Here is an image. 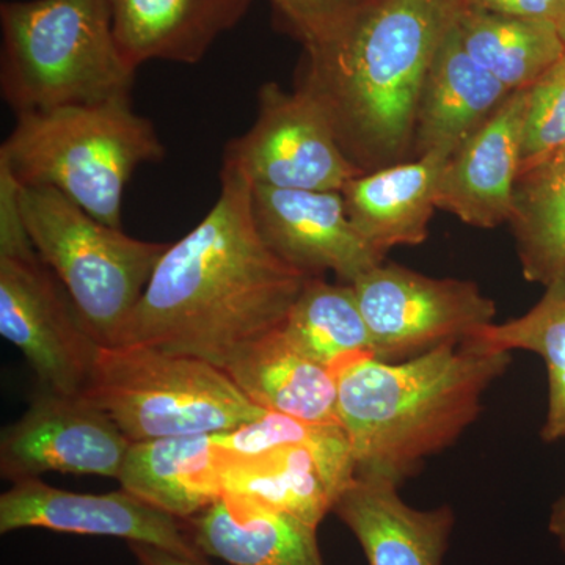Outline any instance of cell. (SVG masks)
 Returning <instances> with one entry per match:
<instances>
[{"instance_id": "6", "label": "cell", "mask_w": 565, "mask_h": 565, "mask_svg": "<svg viewBox=\"0 0 565 565\" xmlns=\"http://www.w3.org/2000/svg\"><path fill=\"white\" fill-rule=\"evenodd\" d=\"M81 394L132 444L228 433L267 414L221 367L140 343L99 349Z\"/></svg>"}, {"instance_id": "21", "label": "cell", "mask_w": 565, "mask_h": 565, "mask_svg": "<svg viewBox=\"0 0 565 565\" xmlns=\"http://www.w3.org/2000/svg\"><path fill=\"white\" fill-rule=\"evenodd\" d=\"M117 481L145 503L192 519L223 497L222 448L214 434L134 441Z\"/></svg>"}, {"instance_id": "1", "label": "cell", "mask_w": 565, "mask_h": 565, "mask_svg": "<svg viewBox=\"0 0 565 565\" xmlns=\"http://www.w3.org/2000/svg\"><path fill=\"white\" fill-rule=\"evenodd\" d=\"M307 280L264 243L253 221L250 182L221 170L217 202L159 259L125 344L225 370L247 345L280 329Z\"/></svg>"}, {"instance_id": "20", "label": "cell", "mask_w": 565, "mask_h": 565, "mask_svg": "<svg viewBox=\"0 0 565 565\" xmlns=\"http://www.w3.org/2000/svg\"><path fill=\"white\" fill-rule=\"evenodd\" d=\"M185 522L204 556L230 565H323L318 527L245 498L223 494Z\"/></svg>"}, {"instance_id": "17", "label": "cell", "mask_w": 565, "mask_h": 565, "mask_svg": "<svg viewBox=\"0 0 565 565\" xmlns=\"http://www.w3.org/2000/svg\"><path fill=\"white\" fill-rule=\"evenodd\" d=\"M118 46L132 66L195 65L233 29L253 0H107Z\"/></svg>"}, {"instance_id": "29", "label": "cell", "mask_w": 565, "mask_h": 565, "mask_svg": "<svg viewBox=\"0 0 565 565\" xmlns=\"http://www.w3.org/2000/svg\"><path fill=\"white\" fill-rule=\"evenodd\" d=\"M459 3L465 9L553 24H557L561 9V0H459Z\"/></svg>"}, {"instance_id": "18", "label": "cell", "mask_w": 565, "mask_h": 565, "mask_svg": "<svg viewBox=\"0 0 565 565\" xmlns=\"http://www.w3.org/2000/svg\"><path fill=\"white\" fill-rule=\"evenodd\" d=\"M449 158L448 152H429L352 178L341 193L353 226L384 255L401 245L423 244Z\"/></svg>"}, {"instance_id": "19", "label": "cell", "mask_w": 565, "mask_h": 565, "mask_svg": "<svg viewBox=\"0 0 565 565\" xmlns=\"http://www.w3.org/2000/svg\"><path fill=\"white\" fill-rule=\"evenodd\" d=\"M511 93L463 50L452 22L419 93L414 159L452 154Z\"/></svg>"}, {"instance_id": "10", "label": "cell", "mask_w": 565, "mask_h": 565, "mask_svg": "<svg viewBox=\"0 0 565 565\" xmlns=\"http://www.w3.org/2000/svg\"><path fill=\"white\" fill-rule=\"evenodd\" d=\"M222 170L252 185L300 191H341L363 173L344 154L321 104L275 82L259 88L256 120L228 141Z\"/></svg>"}, {"instance_id": "30", "label": "cell", "mask_w": 565, "mask_h": 565, "mask_svg": "<svg viewBox=\"0 0 565 565\" xmlns=\"http://www.w3.org/2000/svg\"><path fill=\"white\" fill-rule=\"evenodd\" d=\"M136 565H207L145 544H129Z\"/></svg>"}, {"instance_id": "7", "label": "cell", "mask_w": 565, "mask_h": 565, "mask_svg": "<svg viewBox=\"0 0 565 565\" xmlns=\"http://www.w3.org/2000/svg\"><path fill=\"white\" fill-rule=\"evenodd\" d=\"M20 210L33 247L96 341L103 348L125 344L134 311L170 244L104 225L51 188L21 185Z\"/></svg>"}, {"instance_id": "28", "label": "cell", "mask_w": 565, "mask_h": 565, "mask_svg": "<svg viewBox=\"0 0 565 565\" xmlns=\"http://www.w3.org/2000/svg\"><path fill=\"white\" fill-rule=\"evenodd\" d=\"M282 25L305 50L340 35L375 0H269Z\"/></svg>"}, {"instance_id": "25", "label": "cell", "mask_w": 565, "mask_h": 565, "mask_svg": "<svg viewBox=\"0 0 565 565\" xmlns=\"http://www.w3.org/2000/svg\"><path fill=\"white\" fill-rule=\"evenodd\" d=\"M526 281L548 285L565 269V161L520 173L511 222Z\"/></svg>"}, {"instance_id": "2", "label": "cell", "mask_w": 565, "mask_h": 565, "mask_svg": "<svg viewBox=\"0 0 565 565\" xmlns=\"http://www.w3.org/2000/svg\"><path fill=\"white\" fill-rule=\"evenodd\" d=\"M457 9L459 0H375L305 50L296 88L321 104L363 173L414 159L419 93Z\"/></svg>"}, {"instance_id": "26", "label": "cell", "mask_w": 565, "mask_h": 565, "mask_svg": "<svg viewBox=\"0 0 565 565\" xmlns=\"http://www.w3.org/2000/svg\"><path fill=\"white\" fill-rule=\"evenodd\" d=\"M473 338L505 352L526 351L545 363L548 397L541 437L545 444L565 438V269L545 286L544 296L525 315L490 323Z\"/></svg>"}, {"instance_id": "4", "label": "cell", "mask_w": 565, "mask_h": 565, "mask_svg": "<svg viewBox=\"0 0 565 565\" xmlns=\"http://www.w3.org/2000/svg\"><path fill=\"white\" fill-rule=\"evenodd\" d=\"M166 147L131 98L17 115L0 163L24 188H51L96 221L121 228L122 195L137 167Z\"/></svg>"}, {"instance_id": "12", "label": "cell", "mask_w": 565, "mask_h": 565, "mask_svg": "<svg viewBox=\"0 0 565 565\" xmlns=\"http://www.w3.org/2000/svg\"><path fill=\"white\" fill-rule=\"evenodd\" d=\"M131 444L82 394L39 388L21 418L2 430L0 475L11 482L50 471L118 479Z\"/></svg>"}, {"instance_id": "22", "label": "cell", "mask_w": 565, "mask_h": 565, "mask_svg": "<svg viewBox=\"0 0 565 565\" xmlns=\"http://www.w3.org/2000/svg\"><path fill=\"white\" fill-rule=\"evenodd\" d=\"M223 371L266 412L307 423L340 424L333 371L296 351L280 329L247 345Z\"/></svg>"}, {"instance_id": "23", "label": "cell", "mask_w": 565, "mask_h": 565, "mask_svg": "<svg viewBox=\"0 0 565 565\" xmlns=\"http://www.w3.org/2000/svg\"><path fill=\"white\" fill-rule=\"evenodd\" d=\"M455 28L463 50L509 92L525 90L565 55L556 24L460 6Z\"/></svg>"}, {"instance_id": "32", "label": "cell", "mask_w": 565, "mask_h": 565, "mask_svg": "<svg viewBox=\"0 0 565 565\" xmlns=\"http://www.w3.org/2000/svg\"><path fill=\"white\" fill-rule=\"evenodd\" d=\"M557 31L565 43V0H561L559 18H557Z\"/></svg>"}, {"instance_id": "5", "label": "cell", "mask_w": 565, "mask_h": 565, "mask_svg": "<svg viewBox=\"0 0 565 565\" xmlns=\"http://www.w3.org/2000/svg\"><path fill=\"white\" fill-rule=\"evenodd\" d=\"M0 92L14 114L131 98L136 66L115 40L107 0L0 7Z\"/></svg>"}, {"instance_id": "24", "label": "cell", "mask_w": 565, "mask_h": 565, "mask_svg": "<svg viewBox=\"0 0 565 565\" xmlns=\"http://www.w3.org/2000/svg\"><path fill=\"white\" fill-rule=\"evenodd\" d=\"M280 332L296 351L330 371L353 356L374 355L352 285L323 277L308 278Z\"/></svg>"}, {"instance_id": "14", "label": "cell", "mask_w": 565, "mask_h": 565, "mask_svg": "<svg viewBox=\"0 0 565 565\" xmlns=\"http://www.w3.org/2000/svg\"><path fill=\"white\" fill-rule=\"evenodd\" d=\"M252 214L267 247L305 277L333 273L352 285L385 262L353 226L341 191L252 185Z\"/></svg>"}, {"instance_id": "11", "label": "cell", "mask_w": 565, "mask_h": 565, "mask_svg": "<svg viewBox=\"0 0 565 565\" xmlns=\"http://www.w3.org/2000/svg\"><path fill=\"white\" fill-rule=\"evenodd\" d=\"M353 478L352 448L340 424L310 423L291 440L253 455L222 448L223 494L255 501L316 527Z\"/></svg>"}, {"instance_id": "13", "label": "cell", "mask_w": 565, "mask_h": 565, "mask_svg": "<svg viewBox=\"0 0 565 565\" xmlns=\"http://www.w3.org/2000/svg\"><path fill=\"white\" fill-rule=\"evenodd\" d=\"M104 535L145 544L172 555L207 563L196 548L188 522L120 490L104 494L57 489L40 478L13 482L0 497V533L32 530Z\"/></svg>"}, {"instance_id": "9", "label": "cell", "mask_w": 565, "mask_h": 565, "mask_svg": "<svg viewBox=\"0 0 565 565\" xmlns=\"http://www.w3.org/2000/svg\"><path fill=\"white\" fill-rule=\"evenodd\" d=\"M0 333L40 388L62 394L84 392L103 348L35 247L0 253Z\"/></svg>"}, {"instance_id": "3", "label": "cell", "mask_w": 565, "mask_h": 565, "mask_svg": "<svg viewBox=\"0 0 565 565\" xmlns=\"http://www.w3.org/2000/svg\"><path fill=\"white\" fill-rule=\"evenodd\" d=\"M512 352L465 338L399 363L353 356L333 371L355 476L401 486L478 419Z\"/></svg>"}, {"instance_id": "15", "label": "cell", "mask_w": 565, "mask_h": 565, "mask_svg": "<svg viewBox=\"0 0 565 565\" xmlns=\"http://www.w3.org/2000/svg\"><path fill=\"white\" fill-rule=\"evenodd\" d=\"M527 88L512 92L446 162L437 207L465 225L490 230L511 222L523 161Z\"/></svg>"}, {"instance_id": "33", "label": "cell", "mask_w": 565, "mask_h": 565, "mask_svg": "<svg viewBox=\"0 0 565 565\" xmlns=\"http://www.w3.org/2000/svg\"><path fill=\"white\" fill-rule=\"evenodd\" d=\"M550 159H552V161H565V147L561 148L559 151H556L555 154L550 156V158H546L545 161H550Z\"/></svg>"}, {"instance_id": "31", "label": "cell", "mask_w": 565, "mask_h": 565, "mask_svg": "<svg viewBox=\"0 0 565 565\" xmlns=\"http://www.w3.org/2000/svg\"><path fill=\"white\" fill-rule=\"evenodd\" d=\"M548 531L556 539L561 552L565 555V493L553 504L550 512Z\"/></svg>"}, {"instance_id": "27", "label": "cell", "mask_w": 565, "mask_h": 565, "mask_svg": "<svg viewBox=\"0 0 565 565\" xmlns=\"http://www.w3.org/2000/svg\"><path fill=\"white\" fill-rule=\"evenodd\" d=\"M565 147V55L527 88L522 170L545 161Z\"/></svg>"}, {"instance_id": "8", "label": "cell", "mask_w": 565, "mask_h": 565, "mask_svg": "<svg viewBox=\"0 0 565 565\" xmlns=\"http://www.w3.org/2000/svg\"><path fill=\"white\" fill-rule=\"evenodd\" d=\"M374 356L399 363L470 338L494 322L497 305L471 280L434 278L384 262L352 282Z\"/></svg>"}, {"instance_id": "16", "label": "cell", "mask_w": 565, "mask_h": 565, "mask_svg": "<svg viewBox=\"0 0 565 565\" xmlns=\"http://www.w3.org/2000/svg\"><path fill=\"white\" fill-rule=\"evenodd\" d=\"M332 514L355 535L370 565H441L456 522L449 505L422 511L405 503L399 486L360 476Z\"/></svg>"}]
</instances>
